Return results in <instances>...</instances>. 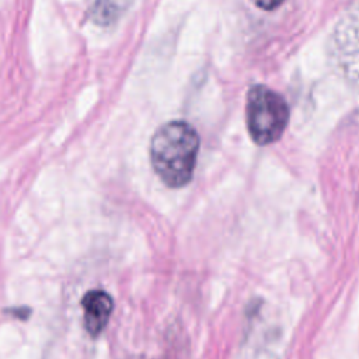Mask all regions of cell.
<instances>
[{"instance_id": "cell-5", "label": "cell", "mask_w": 359, "mask_h": 359, "mask_svg": "<svg viewBox=\"0 0 359 359\" xmlns=\"http://www.w3.org/2000/svg\"><path fill=\"white\" fill-rule=\"evenodd\" d=\"M87 15L94 24L108 27L114 24L119 15L118 0H94Z\"/></svg>"}, {"instance_id": "cell-4", "label": "cell", "mask_w": 359, "mask_h": 359, "mask_svg": "<svg viewBox=\"0 0 359 359\" xmlns=\"http://www.w3.org/2000/svg\"><path fill=\"white\" fill-rule=\"evenodd\" d=\"M81 306L84 309V327L90 335L97 337L109 320L114 302L104 290H90L81 299Z\"/></svg>"}, {"instance_id": "cell-1", "label": "cell", "mask_w": 359, "mask_h": 359, "mask_svg": "<svg viewBox=\"0 0 359 359\" xmlns=\"http://www.w3.org/2000/svg\"><path fill=\"white\" fill-rule=\"evenodd\" d=\"M199 135L185 121H170L161 125L150 140V160L158 178L171 188L187 185L196 167Z\"/></svg>"}, {"instance_id": "cell-2", "label": "cell", "mask_w": 359, "mask_h": 359, "mask_svg": "<svg viewBox=\"0 0 359 359\" xmlns=\"http://www.w3.org/2000/svg\"><path fill=\"white\" fill-rule=\"evenodd\" d=\"M247 129L258 146L275 143L285 132L289 122L286 100L266 86H252L245 102Z\"/></svg>"}, {"instance_id": "cell-6", "label": "cell", "mask_w": 359, "mask_h": 359, "mask_svg": "<svg viewBox=\"0 0 359 359\" xmlns=\"http://www.w3.org/2000/svg\"><path fill=\"white\" fill-rule=\"evenodd\" d=\"M254 3H255L259 8L269 11V10L278 8V7L283 3V0H254Z\"/></svg>"}, {"instance_id": "cell-3", "label": "cell", "mask_w": 359, "mask_h": 359, "mask_svg": "<svg viewBox=\"0 0 359 359\" xmlns=\"http://www.w3.org/2000/svg\"><path fill=\"white\" fill-rule=\"evenodd\" d=\"M330 56L339 76L359 90V4L335 25L330 41Z\"/></svg>"}]
</instances>
